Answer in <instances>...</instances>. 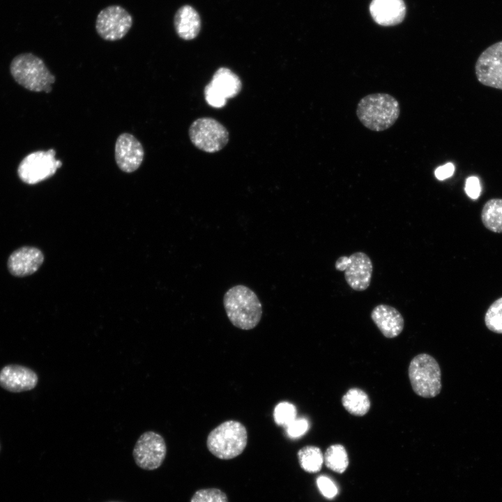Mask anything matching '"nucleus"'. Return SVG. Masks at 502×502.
I'll list each match as a JSON object with an SVG mask.
<instances>
[{"label": "nucleus", "mask_w": 502, "mask_h": 502, "mask_svg": "<svg viewBox=\"0 0 502 502\" xmlns=\"http://www.w3.org/2000/svg\"><path fill=\"white\" fill-rule=\"evenodd\" d=\"M356 114L366 128L381 132L396 123L400 115V105L398 100L390 94L370 93L359 100Z\"/></svg>", "instance_id": "f257e3e1"}, {"label": "nucleus", "mask_w": 502, "mask_h": 502, "mask_svg": "<svg viewBox=\"0 0 502 502\" xmlns=\"http://www.w3.org/2000/svg\"><path fill=\"white\" fill-rule=\"evenodd\" d=\"M223 305L231 323L241 330H251L259 323L262 316L261 303L248 287L235 285L225 294Z\"/></svg>", "instance_id": "f03ea898"}, {"label": "nucleus", "mask_w": 502, "mask_h": 502, "mask_svg": "<svg viewBox=\"0 0 502 502\" xmlns=\"http://www.w3.org/2000/svg\"><path fill=\"white\" fill-rule=\"evenodd\" d=\"M10 70L20 85L34 92H51L52 84L56 79L44 61L31 53L15 56L11 61Z\"/></svg>", "instance_id": "7ed1b4c3"}, {"label": "nucleus", "mask_w": 502, "mask_h": 502, "mask_svg": "<svg viewBox=\"0 0 502 502\" xmlns=\"http://www.w3.org/2000/svg\"><path fill=\"white\" fill-rule=\"evenodd\" d=\"M248 443L245 427L237 420H227L212 429L206 439L209 452L216 457L227 460L240 455Z\"/></svg>", "instance_id": "20e7f679"}, {"label": "nucleus", "mask_w": 502, "mask_h": 502, "mask_svg": "<svg viewBox=\"0 0 502 502\" xmlns=\"http://www.w3.org/2000/svg\"><path fill=\"white\" fill-rule=\"evenodd\" d=\"M411 388L418 396L432 398L441 390V372L439 363L427 353H420L412 358L408 368Z\"/></svg>", "instance_id": "39448f33"}, {"label": "nucleus", "mask_w": 502, "mask_h": 502, "mask_svg": "<svg viewBox=\"0 0 502 502\" xmlns=\"http://www.w3.org/2000/svg\"><path fill=\"white\" fill-rule=\"evenodd\" d=\"M56 151H38L27 155L20 163L17 174L24 183L33 185L52 176L62 166L55 157Z\"/></svg>", "instance_id": "423d86ee"}, {"label": "nucleus", "mask_w": 502, "mask_h": 502, "mask_svg": "<svg viewBox=\"0 0 502 502\" xmlns=\"http://www.w3.org/2000/svg\"><path fill=\"white\" fill-rule=\"evenodd\" d=\"M192 143L206 153H215L223 149L229 141V132L220 122L212 118H199L189 128Z\"/></svg>", "instance_id": "0eeeda50"}, {"label": "nucleus", "mask_w": 502, "mask_h": 502, "mask_svg": "<svg viewBox=\"0 0 502 502\" xmlns=\"http://www.w3.org/2000/svg\"><path fill=\"white\" fill-rule=\"evenodd\" d=\"M336 270L344 271V278L353 290L363 291L370 285L373 264L370 257L363 252H356L349 257L342 256L335 264Z\"/></svg>", "instance_id": "6e6552de"}, {"label": "nucleus", "mask_w": 502, "mask_h": 502, "mask_svg": "<svg viewBox=\"0 0 502 502\" xmlns=\"http://www.w3.org/2000/svg\"><path fill=\"white\" fill-rule=\"evenodd\" d=\"M167 455L164 438L153 431L144 432L138 438L132 455L136 464L142 469L153 471L159 468Z\"/></svg>", "instance_id": "1a4fd4ad"}, {"label": "nucleus", "mask_w": 502, "mask_h": 502, "mask_svg": "<svg viewBox=\"0 0 502 502\" xmlns=\"http://www.w3.org/2000/svg\"><path fill=\"white\" fill-rule=\"evenodd\" d=\"M132 23V17L126 9L112 5L99 12L96 20V30L102 39L116 41L128 33Z\"/></svg>", "instance_id": "9d476101"}, {"label": "nucleus", "mask_w": 502, "mask_h": 502, "mask_svg": "<svg viewBox=\"0 0 502 502\" xmlns=\"http://www.w3.org/2000/svg\"><path fill=\"white\" fill-rule=\"evenodd\" d=\"M475 73L482 85L502 90V40L490 45L480 54Z\"/></svg>", "instance_id": "9b49d317"}, {"label": "nucleus", "mask_w": 502, "mask_h": 502, "mask_svg": "<svg viewBox=\"0 0 502 502\" xmlns=\"http://www.w3.org/2000/svg\"><path fill=\"white\" fill-rule=\"evenodd\" d=\"M114 155L119 168L126 173H132L142 165L144 150L141 142L134 135L124 132L116 139Z\"/></svg>", "instance_id": "f8f14e48"}, {"label": "nucleus", "mask_w": 502, "mask_h": 502, "mask_svg": "<svg viewBox=\"0 0 502 502\" xmlns=\"http://www.w3.org/2000/svg\"><path fill=\"white\" fill-rule=\"evenodd\" d=\"M38 376L29 367L18 364L5 365L0 370V386L10 393H22L33 389Z\"/></svg>", "instance_id": "ddd939ff"}, {"label": "nucleus", "mask_w": 502, "mask_h": 502, "mask_svg": "<svg viewBox=\"0 0 502 502\" xmlns=\"http://www.w3.org/2000/svg\"><path fill=\"white\" fill-rule=\"evenodd\" d=\"M44 261V255L35 247L24 246L15 250L8 259V269L16 277H25L36 273Z\"/></svg>", "instance_id": "4468645a"}, {"label": "nucleus", "mask_w": 502, "mask_h": 502, "mask_svg": "<svg viewBox=\"0 0 502 502\" xmlns=\"http://www.w3.org/2000/svg\"><path fill=\"white\" fill-rule=\"evenodd\" d=\"M369 9L374 21L384 26L400 24L406 13L403 0H372Z\"/></svg>", "instance_id": "2eb2a0df"}, {"label": "nucleus", "mask_w": 502, "mask_h": 502, "mask_svg": "<svg viewBox=\"0 0 502 502\" xmlns=\"http://www.w3.org/2000/svg\"><path fill=\"white\" fill-rule=\"evenodd\" d=\"M371 319L383 336L388 338L398 336L404 326L401 313L394 307L386 304L374 307L371 312Z\"/></svg>", "instance_id": "dca6fc26"}, {"label": "nucleus", "mask_w": 502, "mask_h": 502, "mask_svg": "<svg viewBox=\"0 0 502 502\" xmlns=\"http://www.w3.org/2000/svg\"><path fill=\"white\" fill-rule=\"evenodd\" d=\"M174 26L177 35L182 39L195 38L201 29V19L197 11L190 5L180 7L174 17Z\"/></svg>", "instance_id": "f3484780"}, {"label": "nucleus", "mask_w": 502, "mask_h": 502, "mask_svg": "<svg viewBox=\"0 0 502 502\" xmlns=\"http://www.w3.org/2000/svg\"><path fill=\"white\" fill-rule=\"evenodd\" d=\"M210 84L226 99L237 96L242 87L239 77L225 67L215 71Z\"/></svg>", "instance_id": "a211bd4d"}, {"label": "nucleus", "mask_w": 502, "mask_h": 502, "mask_svg": "<svg viewBox=\"0 0 502 502\" xmlns=\"http://www.w3.org/2000/svg\"><path fill=\"white\" fill-rule=\"evenodd\" d=\"M341 402L350 414L365 416L370 410L371 402L367 394L359 388H351L342 396Z\"/></svg>", "instance_id": "6ab92c4d"}, {"label": "nucleus", "mask_w": 502, "mask_h": 502, "mask_svg": "<svg viewBox=\"0 0 502 502\" xmlns=\"http://www.w3.org/2000/svg\"><path fill=\"white\" fill-rule=\"evenodd\" d=\"M481 220L487 229L502 233V199L488 200L482 207Z\"/></svg>", "instance_id": "aec40b11"}, {"label": "nucleus", "mask_w": 502, "mask_h": 502, "mask_svg": "<svg viewBox=\"0 0 502 502\" xmlns=\"http://www.w3.org/2000/svg\"><path fill=\"white\" fill-rule=\"evenodd\" d=\"M301 467L306 472L317 473L319 471L324 463V455L319 447L306 446L297 452Z\"/></svg>", "instance_id": "412c9836"}, {"label": "nucleus", "mask_w": 502, "mask_h": 502, "mask_svg": "<svg viewBox=\"0 0 502 502\" xmlns=\"http://www.w3.org/2000/svg\"><path fill=\"white\" fill-rule=\"evenodd\" d=\"M324 462L330 470L338 473H343L349 464L346 449L340 444L330 446L324 452Z\"/></svg>", "instance_id": "4be33fe9"}, {"label": "nucleus", "mask_w": 502, "mask_h": 502, "mask_svg": "<svg viewBox=\"0 0 502 502\" xmlns=\"http://www.w3.org/2000/svg\"><path fill=\"white\" fill-rule=\"evenodd\" d=\"M485 323L491 331L502 334V297L489 307L485 315Z\"/></svg>", "instance_id": "5701e85b"}, {"label": "nucleus", "mask_w": 502, "mask_h": 502, "mask_svg": "<svg viewBox=\"0 0 502 502\" xmlns=\"http://www.w3.org/2000/svg\"><path fill=\"white\" fill-rule=\"evenodd\" d=\"M273 418L277 425L287 427L296 418V408L288 402H280L274 409Z\"/></svg>", "instance_id": "b1692460"}, {"label": "nucleus", "mask_w": 502, "mask_h": 502, "mask_svg": "<svg viewBox=\"0 0 502 502\" xmlns=\"http://www.w3.org/2000/svg\"><path fill=\"white\" fill-rule=\"evenodd\" d=\"M190 502H229L227 494L217 488H206L197 490Z\"/></svg>", "instance_id": "393cba45"}, {"label": "nucleus", "mask_w": 502, "mask_h": 502, "mask_svg": "<svg viewBox=\"0 0 502 502\" xmlns=\"http://www.w3.org/2000/svg\"><path fill=\"white\" fill-rule=\"evenodd\" d=\"M286 428L288 436L292 439H296L307 432L309 429V422L305 418H296Z\"/></svg>", "instance_id": "a878e982"}, {"label": "nucleus", "mask_w": 502, "mask_h": 502, "mask_svg": "<svg viewBox=\"0 0 502 502\" xmlns=\"http://www.w3.org/2000/svg\"><path fill=\"white\" fill-rule=\"evenodd\" d=\"M204 97L207 103L215 108H221L224 107L227 102V99L210 83L205 86Z\"/></svg>", "instance_id": "bb28decb"}, {"label": "nucleus", "mask_w": 502, "mask_h": 502, "mask_svg": "<svg viewBox=\"0 0 502 502\" xmlns=\"http://www.w3.org/2000/svg\"><path fill=\"white\" fill-rule=\"evenodd\" d=\"M320 492L326 498L333 499L337 494V487L332 480L326 476H320L317 480Z\"/></svg>", "instance_id": "cd10ccee"}, {"label": "nucleus", "mask_w": 502, "mask_h": 502, "mask_svg": "<svg viewBox=\"0 0 502 502\" xmlns=\"http://www.w3.org/2000/svg\"><path fill=\"white\" fill-rule=\"evenodd\" d=\"M464 190L471 199H478L481 192V185L478 178L476 176L467 178L465 183Z\"/></svg>", "instance_id": "c85d7f7f"}, {"label": "nucleus", "mask_w": 502, "mask_h": 502, "mask_svg": "<svg viewBox=\"0 0 502 502\" xmlns=\"http://www.w3.org/2000/svg\"><path fill=\"white\" fill-rule=\"evenodd\" d=\"M455 172V166L452 163L448 162L439 167L434 172L435 176L439 180H444L452 176Z\"/></svg>", "instance_id": "c756f323"}, {"label": "nucleus", "mask_w": 502, "mask_h": 502, "mask_svg": "<svg viewBox=\"0 0 502 502\" xmlns=\"http://www.w3.org/2000/svg\"><path fill=\"white\" fill-rule=\"evenodd\" d=\"M108 502H119V501H108Z\"/></svg>", "instance_id": "7c9ffc66"}, {"label": "nucleus", "mask_w": 502, "mask_h": 502, "mask_svg": "<svg viewBox=\"0 0 502 502\" xmlns=\"http://www.w3.org/2000/svg\"><path fill=\"white\" fill-rule=\"evenodd\" d=\"M0 451H1V445H0Z\"/></svg>", "instance_id": "2f4dec72"}]
</instances>
